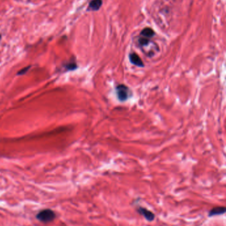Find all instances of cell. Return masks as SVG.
<instances>
[{
  "label": "cell",
  "instance_id": "9",
  "mask_svg": "<svg viewBox=\"0 0 226 226\" xmlns=\"http://www.w3.org/2000/svg\"><path fill=\"white\" fill-rule=\"evenodd\" d=\"M65 67L66 70L71 71V70H74L75 69H76L77 65H76V62H69L68 63H66V64L65 66Z\"/></svg>",
  "mask_w": 226,
  "mask_h": 226
},
{
  "label": "cell",
  "instance_id": "6",
  "mask_svg": "<svg viewBox=\"0 0 226 226\" xmlns=\"http://www.w3.org/2000/svg\"><path fill=\"white\" fill-rule=\"evenodd\" d=\"M102 5V0H92L89 4V10L98 11L99 10Z\"/></svg>",
  "mask_w": 226,
  "mask_h": 226
},
{
  "label": "cell",
  "instance_id": "7",
  "mask_svg": "<svg viewBox=\"0 0 226 226\" xmlns=\"http://www.w3.org/2000/svg\"><path fill=\"white\" fill-rule=\"evenodd\" d=\"M141 34L142 36L145 38H147V39H149V38H151L153 36L155 35V33L154 31H153L152 28H145L141 31Z\"/></svg>",
  "mask_w": 226,
  "mask_h": 226
},
{
  "label": "cell",
  "instance_id": "1",
  "mask_svg": "<svg viewBox=\"0 0 226 226\" xmlns=\"http://www.w3.org/2000/svg\"><path fill=\"white\" fill-rule=\"evenodd\" d=\"M56 218V214L50 209L43 210L37 214V219L43 223L51 222Z\"/></svg>",
  "mask_w": 226,
  "mask_h": 226
},
{
  "label": "cell",
  "instance_id": "3",
  "mask_svg": "<svg viewBox=\"0 0 226 226\" xmlns=\"http://www.w3.org/2000/svg\"><path fill=\"white\" fill-rule=\"evenodd\" d=\"M137 211L141 214V215L145 217V218L147 219L148 221L151 222L155 219V214H153L152 211L146 209V208H143V207H139L137 208Z\"/></svg>",
  "mask_w": 226,
  "mask_h": 226
},
{
  "label": "cell",
  "instance_id": "4",
  "mask_svg": "<svg viewBox=\"0 0 226 226\" xmlns=\"http://www.w3.org/2000/svg\"><path fill=\"white\" fill-rule=\"evenodd\" d=\"M129 60L133 64H134L139 67H143L144 64L143 61L141 60L140 57L137 54L131 53L129 54Z\"/></svg>",
  "mask_w": 226,
  "mask_h": 226
},
{
  "label": "cell",
  "instance_id": "2",
  "mask_svg": "<svg viewBox=\"0 0 226 226\" xmlns=\"http://www.w3.org/2000/svg\"><path fill=\"white\" fill-rule=\"evenodd\" d=\"M116 91L119 100L121 102L127 100L131 96V91L125 85H118L116 88Z\"/></svg>",
  "mask_w": 226,
  "mask_h": 226
},
{
  "label": "cell",
  "instance_id": "8",
  "mask_svg": "<svg viewBox=\"0 0 226 226\" xmlns=\"http://www.w3.org/2000/svg\"><path fill=\"white\" fill-rule=\"evenodd\" d=\"M139 43L142 47H147L148 46L150 43H151V41L147 38H145V37H141L139 39Z\"/></svg>",
  "mask_w": 226,
  "mask_h": 226
},
{
  "label": "cell",
  "instance_id": "5",
  "mask_svg": "<svg viewBox=\"0 0 226 226\" xmlns=\"http://www.w3.org/2000/svg\"><path fill=\"white\" fill-rule=\"evenodd\" d=\"M225 212V208L224 206H218L214 208L213 209H211L208 214V216L210 217L214 216H218L221 215V214H224Z\"/></svg>",
  "mask_w": 226,
  "mask_h": 226
},
{
  "label": "cell",
  "instance_id": "10",
  "mask_svg": "<svg viewBox=\"0 0 226 226\" xmlns=\"http://www.w3.org/2000/svg\"><path fill=\"white\" fill-rule=\"evenodd\" d=\"M30 68H31V66H28V67H25V68H24L23 69H21V70H20V71L18 72V73H17V75H24V74H25L26 73H27V72L28 71L29 69Z\"/></svg>",
  "mask_w": 226,
  "mask_h": 226
}]
</instances>
